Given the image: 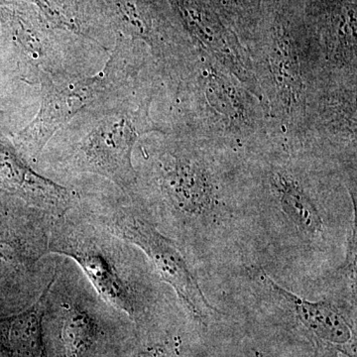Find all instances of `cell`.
Here are the masks:
<instances>
[{
  "mask_svg": "<svg viewBox=\"0 0 357 357\" xmlns=\"http://www.w3.org/2000/svg\"><path fill=\"white\" fill-rule=\"evenodd\" d=\"M69 211L52 222L48 255L73 260L107 306L139 321L148 303L126 262L119 239L86 215L73 217Z\"/></svg>",
  "mask_w": 357,
  "mask_h": 357,
  "instance_id": "obj_1",
  "label": "cell"
},
{
  "mask_svg": "<svg viewBox=\"0 0 357 357\" xmlns=\"http://www.w3.org/2000/svg\"><path fill=\"white\" fill-rule=\"evenodd\" d=\"M152 129L144 105L134 107L128 102L114 105L77 143L70 160L73 170L102 176L129 191L136 180L134 144Z\"/></svg>",
  "mask_w": 357,
  "mask_h": 357,
  "instance_id": "obj_2",
  "label": "cell"
},
{
  "mask_svg": "<svg viewBox=\"0 0 357 357\" xmlns=\"http://www.w3.org/2000/svg\"><path fill=\"white\" fill-rule=\"evenodd\" d=\"M84 215L123 243L139 248L153 265L160 278L173 288L188 310L202 321H206L213 311V307L173 239L162 234L146 218L128 210Z\"/></svg>",
  "mask_w": 357,
  "mask_h": 357,
  "instance_id": "obj_3",
  "label": "cell"
},
{
  "mask_svg": "<svg viewBox=\"0 0 357 357\" xmlns=\"http://www.w3.org/2000/svg\"><path fill=\"white\" fill-rule=\"evenodd\" d=\"M121 73L119 54L110 58L102 72L83 79H52L42 82L41 107L34 121L16 138L23 156L38 158L54 133L82 109L107 98L115 89Z\"/></svg>",
  "mask_w": 357,
  "mask_h": 357,
  "instance_id": "obj_4",
  "label": "cell"
},
{
  "mask_svg": "<svg viewBox=\"0 0 357 357\" xmlns=\"http://www.w3.org/2000/svg\"><path fill=\"white\" fill-rule=\"evenodd\" d=\"M56 274L57 271L52 275L46 302L53 310L54 324L57 326L59 354L60 357H89L100 340L95 301L66 289L58 294L54 287Z\"/></svg>",
  "mask_w": 357,
  "mask_h": 357,
  "instance_id": "obj_5",
  "label": "cell"
},
{
  "mask_svg": "<svg viewBox=\"0 0 357 357\" xmlns=\"http://www.w3.org/2000/svg\"><path fill=\"white\" fill-rule=\"evenodd\" d=\"M160 185L170 210L185 222L210 215L217 206L213 181L196 162L178 159L166 164Z\"/></svg>",
  "mask_w": 357,
  "mask_h": 357,
  "instance_id": "obj_6",
  "label": "cell"
},
{
  "mask_svg": "<svg viewBox=\"0 0 357 357\" xmlns=\"http://www.w3.org/2000/svg\"><path fill=\"white\" fill-rule=\"evenodd\" d=\"M262 278L277 296L285 301V304L312 335L354 357L356 340L351 324L332 303L311 302L282 287L266 274H263Z\"/></svg>",
  "mask_w": 357,
  "mask_h": 357,
  "instance_id": "obj_7",
  "label": "cell"
},
{
  "mask_svg": "<svg viewBox=\"0 0 357 357\" xmlns=\"http://www.w3.org/2000/svg\"><path fill=\"white\" fill-rule=\"evenodd\" d=\"M0 177L32 208L57 218L72 210V192L35 172L15 153L0 143Z\"/></svg>",
  "mask_w": 357,
  "mask_h": 357,
  "instance_id": "obj_8",
  "label": "cell"
},
{
  "mask_svg": "<svg viewBox=\"0 0 357 357\" xmlns=\"http://www.w3.org/2000/svg\"><path fill=\"white\" fill-rule=\"evenodd\" d=\"M50 278L32 304L0 321V349L8 357H48L44 337L46 298Z\"/></svg>",
  "mask_w": 357,
  "mask_h": 357,
  "instance_id": "obj_9",
  "label": "cell"
},
{
  "mask_svg": "<svg viewBox=\"0 0 357 357\" xmlns=\"http://www.w3.org/2000/svg\"><path fill=\"white\" fill-rule=\"evenodd\" d=\"M274 189L284 217L307 238H319L325 231V222L314 199L304 188L286 174L278 173Z\"/></svg>",
  "mask_w": 357,
  "mask_h": 357,
  "instance_id": "obj_10",
  "label": "cell"
},
{
  "mask_svg": "<svg viewBox=\"0 0 357 357\" xmlns=\"http://www.w3.org/2000/svg\"><path fill=\"white\" fill-rule=\"evenodd\" d=\"M0 18L21 48L33 56L42 55L46 48L47 34L39 14L21 2H1Z\"/></svg>",
  "mask_w": 357,
  "mask_h": 357,
  "instance_id": "obj_11",
  "label": "cell"
},
{
  "mask_svg": "<svg viewBox=\"0 0 357 357\" xmlns=\"http://www.w3.org/2000/svg\"><path fill=\"white\" fill-rule=\"evenodd\" d=\"M126 357H166V349L163 345L144 347Z\"/></svg>",
  "mask_w": 357,
  "mask_h": 357,
  "instance_id": "obj_12",
  "label": "cell"
}]
</instances>
